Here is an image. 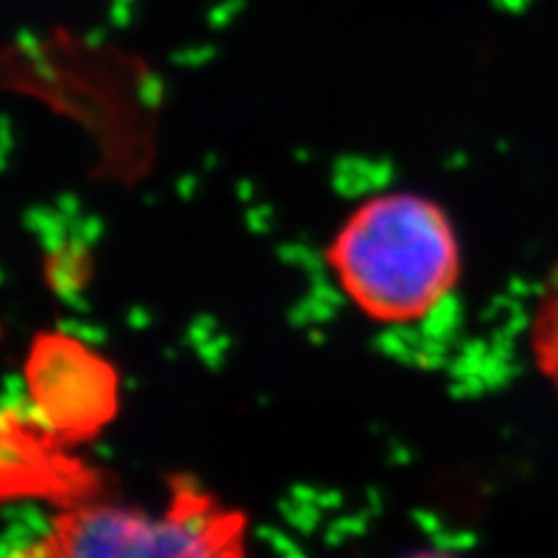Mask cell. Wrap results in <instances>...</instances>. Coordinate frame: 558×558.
<instances>
[{
	"label": "cell",
	"mask_w": 558,
	"mask_h": 558,
	"mask_svg": "<svg viewBox=\"0 0 558 558\" xmlns=\"http://www.w3.org/2000/svg\"><path fill=\"white\" fill-rule=\"evenodd\" d=\"M529 347L539 379L547 384L558 400V260L549 270L535 301Z\"/></svg>",
	"instance_id": "cell-5"
},
{
	"label": "cell",
	"mask_w": 558,
	"mask_h": 558,
	"mask_svg": "<svg viewBox=\"0 0 558 558\" xmlns=\"http://www.w3.org/2000/svg\"><path fill=\"white\" fill-rule=\"evenodd\" d=\"M247 519L189 475L172 477L159 512L100 498L59 508L12 558H247Z\"/></svg>",
	"instance_id": "cell-2"
},
{
	"label": "cell",
	"mask_w": 558,
	"mask_h": 558,
	"mask_svg": "<svg viewBox=\"0 0 558 558\" xmlns=\"http://www.w3.org/2000/svg\"><path fill=\"white\" fill-rule=\"evenodd\" d=\"M403 558H461L457 554H449V551H416V554H410V556H403Z\"/></svg>",
	"instance_id": "cell-6"
},
{
	"label": "cell",
	"mask_w": 558,
	"mask_h": 558,
	"mask_svg": "<svg viewBox=\"0 0 558 558\" xmlns=\"http://www.w3.org/2000/svg\"><path fill=\"white\" fill-rule=\"evenodd\" d=\"M26 410L68 447L92 442L119 414V373L89 342L43 330L24 361Z\"/></svg>",
	"instance_id": "cell-3"
},
{
	"label": "cell",
	"mask_w": 558,
	"mask_h": 558,
	"mask_svg": "<svg viewBox=\"0 0 558 558\" xmlns=\"http://www.w3.org/2000/svg\"><path fill=\"white\" fill-rule=\"evenodd\" d=\"M340 289L365 317L412 324L461 282V240L447 209L414 191L359 203L326 250Z\"/></svg>",
	"instance_id": "cell-1"
},
{
	"label": "cell",
	"mask_w": 558,
	"mask_h": 558,
	"mask_svg": "<svg viewBox=\"0 0 558 558\" xmlns=\"http://www.w3.org/2000/svg\"><path fill=\"white\" fill-rule=\"evenodd\" d=\"M73 449L35 422L26 405L8 408L3 416L5 500L40 498L68 508L98 498V475L75 457Z\"/></svg>",
	"instance_id": "cell-4"
}]
</instances>
